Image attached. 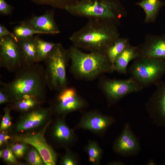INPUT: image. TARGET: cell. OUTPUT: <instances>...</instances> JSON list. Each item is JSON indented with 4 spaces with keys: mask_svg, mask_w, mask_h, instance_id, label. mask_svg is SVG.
<instances>
[{
    "mask_svg": "<svg viewBox=\"0 0 165 165\" xmlns=\"http://www.w3.org/2000/svg\"><path fill=\"white\" fill-rule=\"evenodd\" d=\"M7 131H0V146L2 147L6 145L9 139L11 137L7 132Z\"/></svg>",
    "mask_w": 165,
    "mask_h": 165,
    "instance_id": "34",
    "label": "cell"
},
{
    "mask_svg": "<svg viewBox=\"0 0 165 165\" xmlns=\"http://www.w3.org/2000/svg\"><path fill=\"white\" fill-rule=\"evenodd\" d=\"M57 118L51 124L50 137L53 141L58 146L70 148L77 141L75 129L70 128L65 122L63 117Z\"/></svg>",
    "mask_w": 165,
    "mask_h": 165,
    "instance_id": "13",
    "label": "cell"
},
{
    "mask_svg": "<svg viewBox=\"0 0 165 165\" xmlns=\"http://www.w3.org/2000/svg\"><path fill=\"white\" fill-rule=\"evenodd\" d=\"M13 33L18 40L29 39L37 34H45L43 32L34 29L24 21L14 27Z\"/></svg>",
    "mask_w": 165,
    "mask_h": 165,
    "instance_id": "23",
    "label": "cell"
},
{
    "mask_svg": "<svg viewBox=\"0 0 165 165\" xmlns=\"http://www.w3.org/2000/svg\"><path fill=\"white\" fill-rule=\"evenodd\" d=\"M137 47L139 57L165 61V34H147Z\"/></svg>",
    "mask_w": 165,
    "mask_h": 165,
    "instance_id": "14",
    "label": "cell"
},
{
    "mask_svg": "<svg viewBox=\"0 0 165 165\" xmlns=\"http://www.w3.org/2000/svg\"><path fill=\"white\" fill-rule=\"evenodd\" d=\"M23 66L18 42L9 36L0 38V67L15 72Z\"/></svg>",
    "mask_w": 165,
    "mask_h": 165,
    "instance_id": "10",
    "label": "cell"
},
{
    "mask_svg": "<svg viewBox=\"0 0 165 165\" xmlns=\"http://www.w3.org/2000/svg\"><path fill=\"white\" fill-rule=\"evenodd\" d=\"M36 63L43 61L57 43L44 40L36 36Z\"/></svg>",
    "mask_w": 165,
    "mask_h": 165,
    "instance_id": "24",
    "label": "cell"
},
{
    "mask_svg": "<svg viewBox=\"0 0 165 165\" xmlns=\"http://www.w3.org/2000/svg\"><path fill=\"white\" fill-rule=\"evenodd\" d=\"M129 39L120 37L108 48L105 54L113 66L118 56L127 47L130 45Z\"/></svg>",
    "mask_w": 165,
    "mask_h": 165,
    "instance_id": "20",
    "label": "cell"
},
{
    "mask_svg": "<svg viewBox=\"0 0 165 165\" xmlns=\"http://www.w3.org/2000/svg\"><path fill=\"white\" fill-rule=\"evenodd\" d=\"M64 154L61 157L59 164L61 165H78L80 164V158L77 153L67 148Z\"/></svg>",
    "mask_w": 165,
    "mask_h": 165,
    "instance_id": "28",
    "label": "cell"
},
{
    "mask_svg": "<svg viewBox=\"0 0 165 165\" xmlns=\"http://www.w3.org/2000/svg\"><path fill=\"white\" fill-rule=\"evenodd\" d=\"M36 40V36H34L29 39L18 41L23 66H29L37 63Z\"/></svg>",
    "mask_w": 165,
    "mask_h": 165,
    "instance_id": "17",
    "label": "cell"
},
{
    "mask_svg": "<svg viewBox=\"0 0 165 165\" xmlns=\"http://www.w3.org/2000/svg\"><path fill=\"white\" fill-rule=\"evenodd\" d=\"M137 147L134 137L129 129L126 127L115 141L113 147L117 152L124 154L134 151L137 149Z\"/></svg>",
    "mask_w": 165,
    "mask_h": 165,
    "instance_id": "18",
    "label": "cell"
},
{
    "mask_svg": "<svg viewBox=\"0 0 165 165\" xmlns=\"http://www.w3.org/2000/svg\"><path fill=\"white\" fill-rule=\"evenodd\" d=\"M157 84L158 85L152 100L162 116L165 117V82Z\"/></svg>",
    "mask_w": 165,
    "mask_h": 165,
    "instance_id": "25",
    "label": "cell"
},
{
    "mask_svg": "<svg viewBox=\"0 0 165 165\" xmlns=\"http://www.w3.org/2000/svg\"><path fill=\"white\" fill-rule=\"evenodd\" d=\"M111 117L105 115L97 110L84 112L75 127V129L89 130L99 136H102L113 122Z\"/></svg>",
    "mask_w": 165,
    "mask_h": 165,
    "instance_id": "12",
    "label": "cell"
},
{
    "mask_svg": "<svg viewBox=\"0 0 165 165\" xmlns=\"http://www.w3.org/2000/svg\"><path fill=\"white\" fill-rule=\"evenodd\" d=\"M42 102L35 97L29 96L12 103L10 107L12 109L24 113L40 106Z\"/></svg>",
    "mask_w": 165,
    "mask_h": 165,
    "instance_id": "21",
    "label": "cell"
},
{
    "mask_svg": "<svg viewBox=\"0 0 165 165\" xmlns=\"http://www.w3.org/2000/svg\"><path fill=\"white\" fill-rule=\"evenodd\" d=\"M70 60L68 50L57 43L43 61L48 87L58 92L68 86L66 69Z\"/></svg>",
    "mask_w": 165,
    "mask_h": 165,
    "instance_id": "5",
    "label": "cell"
},
{
    "mask_svg": "<svg viewBox=\"0 0 165 165\" xmlns=\"http://www.w3.org/2000/svg\"><path fill=\"white\" fill-rule=\"evenodd\" d=\"M25 159L27 163L30 165H45L39 152L35 148L31 146L26 153Z\"/></svg>",
    "mask_w": 165,
    "mask_h": 165,
    "instance_id": "26",
    "label": "cell"
},
{
    "mask_svg": "<svg viewBox=\"0 0 165 165\" xmlns=\"http://www.w3.org/2000/svg\"><path fill=\"white\" fill-rule=\"evenodd\" d=\"M39 5H46L60 9H64L76 0H29Z\"/></svg>",
    "mask_w": 165,
    "mask_h": 165,
    "instance_id": "27",
    "label": "cell"
},
{
    "mask_svg": "<svg viewBox=\"0 0 165 165\" xmlns=\"http://www.w3.org/2000/svg\"><path fill=\"white\" fill-rule=\"evenodd\" d=\"M128 73L144 88L157 84L165 72V61L139 57L133 61Z\"/></svg>",
    "mask_w": 165,
    "mask_h": 165,
    "instance_id": "6",
    "label": "cell"
},
{
    "mask_svg": "<svg viewBox=\"0 0 165 165\" xmlns=\"http://www.w3.org/2000/svg\"><path fill=\"white\" fill-rule=\"evenodd\" d=\"M68 50L71 62L70 71L77 79L92 81L113 72L112 65L105 53H85L73 45Z\"/></svg>",
    "mask_w": 165,
    "mask_h": 165,
    "instance_id": "4",
    "label": "cell"
},
{
    "mask_svg": "<svg viewBox=\"0 0 165 165\" xmlns=\"http://www.w3.org/2000/svg\"><path fill=\"white\" fill-rule=\"evenodd\" d=\"M139 57L137 46L131 45L126 48L118 56L113 66V72L127 75L129 63Z\"/></svg>",
    "mask_w": 165,
    "mask_h": 165,
    "instance_id": "16",
    "label": "cell"
},
{
    "mask_svg": "<svg viewBox=\"0 0 165 165\" xmlns=\"http://www.w3.org/2000/svg\"><path fill=\"white\" fill-rule=\"evenodd\" d=\"M53 113L52 108L37 107L24 113L15 127L18 133L32 131L46 124Z\"/></svg>",
    "mask_w": 165,
    "mask_h": 165,
    "instance_id": "11",
    "label": "cell"
},
{
    "mask_svg": "<svg viewBox=\"0 0 165 165\" xmlns=\"http://www.w3.org/2000/svg\"><path fill=\"white\" fill-rule=\"evenodd\" d=\"M54 13L53 10H51L24 21L34 29L45 34H57L61 31L55 21Z\"/></svg>",
    "mask_w": 165,
    "mask_h": 165,
    "instance_id": "15",
    "label": "cell"
},
{
    "mask_svg": "<svg viewBox=\"0 0 165 165\" xmlns=\"http://www.w3.org/2000/svg\"><path fill=\"white\" fill-rule=\"evenodd\" d=\"M6 36H10L15 39L17 42L18 41V39L13 32H10L5 26L0 24V38Z\"/></svg>",
    "mask_w": 165,
    "mask_h": 165,
    "instance_id": "33",
    "label": "cell"
},
{
    "mask_svg": "<svg viewBox=\"0 0 165 165\" xmlns=\"http://www.w3.org/2000/svg\"><path fill=\"white\" fill-rule=\"evenodd\" d=\"M120 37L118 26L104 21L89 19L69 38L73 45L89 52L105 53Z\"/></svg>",
    "mask_w": 165,
    "mask_h": 165,
    "instance_id": "2",
    "label": "cell"
},
{
    "mask_svg": "<svg viewBox=\"0 0 165 165\" xmlns=\"http://www.w3.org/2000/svg\"><path fill=\"white\" fill-rule=\"evenodd\" d=\"M15 143L9 145L13 154L17 158L22 157L28 150V145L22 143Z\"/></svg>",
    "mask_w": 165,
    "mask_h": 165,
    "instance_id": "30",
    "label": "cell"
},
{
    "mask_svg": "<svg viewBox=\"0 0 165 165\" xmlns=\"http://www.w3.org/2000/svg\"><path fill=\"white\" fill-rule=\"evenodd\" d=\"M64 9L75 16L101 20L118 26L127 14L119 0H76Z\"/></svg>",
    "mask_w": 165,
    "mask_h": 165,
    "instance_id": "3",
    "label": "cell"
},
{
    "mask_svg": "<svg viewBox=\"0 0 165 165\" xmlns=\"http://www.w3.org/2000/svg\"><path fill=\"white\" fill-rule=\"evenodd\" d=\"M13 7L9 4L5 0H0V14L2 15H8L12 12Z\"/></svg>",
    "mask_w": 165,
    "mask_h": 165,
    "instance_id": "32",
    "label": "cell"
},
{
    "mask_svg": "<svg viewBox=\"0 0 165 165\" xmlns=\"http://www.w3.org/2000/svg\"><path fill=\"white\" fill-rule=\"evenodd\" d=\"M0 157L9 164L14 165L19 164L9 145H7L5 148L0 150Z\"/></svg>",
    "mask_w": 165,
    "mask_h": 165,
    "instance_id": "29",
    "label": "cell"
},
{
    "mask_svg": "<svg viewBox=\"0 0 165 165\" xmlns=\"http://www.w3.org/2000/svg\"><path fill=\"white\" fill-rule=\"evenodd\" d=\"M57 92L51 107L53 113L59 116L64 117L69 113L82 110L88 106L87 102L74 87L67 86Z\"/></svg>",
    "mask_w": 165,
    "mask_h": 165,
    "instance_id": "9",
    "label": "cell"
},
{
    "mask_svg": "<svg viewBox=\"0 0 165 165\" xmlns=\"http://www.w3.org/2000/svg\"><path fill=\"white\" fill-rule=\"evenodd\" d=\"M84 150L88 155L90 162L94 165L100 164L103 151L97 141L89 140L85 146Z\"/></svg>",
    "mask_w": 165,
    "mask_h": 165,
    "instance_id": "22",
    "label": "cell"
},
{
    "mask_svg": "<svg viewBox=\"0 0 165 165\" xmlns=\"http://www.w3.org/2000/svg\"><path fill=\"white\" fill-rule=\"evenodd\" d=\"M15 72L10 82H0V88L8 95L10 102L29 96L43 102L48 87L44 67L36 63L23 66Z\"/></svg>",
    "mask_w": 165,
    "mask_h": 165,
    "instance_id": "1",
    "label": "cell"
},
{
    "mask_svg": "<svg viewBox=\"0 0 165 165\" xmlns=\"http://www.w3.org/2000/svg\"><path fill=\"white\" fill-rule=\"evenodd\" d=\"M12 110L10 107H6L4 109V114L1 121L0 130L2 131H7L11 127L12 122L10 112Z\"/></svg>",
    "mask_w": 165,
    "mask_h": 165,
    "instance_id": "31",
    "label": "cell"
},
{
    "mask_svg": "<svg viewBox=\"0 0 165 165\" xmlns=\"http://www.w3.org/2000/svg\"><path fill=\"white\" fill-rule=\"evenodd\" d=\"M136 4L142 8L145 12V23L150 24L156 21L160 11L165 3L161 0H141Z\"/></svg>",
    "mask_w": 165,
    "mask_h": 165,
    "instance_id": "19",
    "label": "cell"
},
{
    "mask_svg": "<svg viewBox=\"0 0 165 165\" xmlns=\"http://www.w3.org/2000/svg\"><path fill=\"white\" fill-rule=\"evenodd\" d=\"M10 102L8 95L1 88H0V104Z\"/></svg>",
    "mask_w": 165,
    "mask_h": 165,
    "instance_id": "35",
    "label": "cell"
},
{
    "mask_svg": "<svg viewBox=\"0 0 165 165\" xmlns=\"http://www.w3.org/2000/svg\"><path fill=\"white\" fill-rule=\"evenodd\" d=\"M51 123L50 120L38 131L34 130L16 134L12 136L14 142L22 143L35 148L42 156L45 165H56L57 156L52 147L46 141L44 136L46 129Z\"/></svg>",
    "mask_w": 165,
    "mask_h": 165,
    "instance_id": "7",
    "label": "cell"
},
{
    "mask_svg": "<svg viewBox=\"0 0 165 165\" xmlns=\"http://www.w3.org/2000/svg\"><path fill=\"white\" fill-rule=\"evenodd\" d=\"M100 89L109 103L116 101L125 96L142 90L144 87L130 77L128 79H119L100 76Z\"/></svg>",
    "mask_w": 165,
    "mask_h": 165,
    "instance_id": "8",
    "label": "cell"
}]
</instances>
